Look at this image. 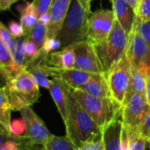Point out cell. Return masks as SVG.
<instances>
[{
  "mask_svg": "<svg viewBox=\"0 0 150 150\" xmlns=\"http://www.w3.org/2000/svg\"><path fill=\"white\" fill-rule=\"evenodd\" d=\"M133 26L138 30L140 34L144 38V40L150 47V20L143 23H140L134 20Z\"/></svg>",
  "mask_w": 150,
  "mask_h": 150,
  "instance_id": "1f68e13d",
  "label": "cell"
},
{
  "mask_svg": "<svg viewBox=\"0 0 150 150\" xmlns=\"http://www.w3.org/2000/svg\"><path fill=\"white\" fill-rule=\"evenodd\" d=\"M145 90H146V76L138 67L132 65L130 83L127 92L133 91V92L145 94Z\"/></svg>",
  "mask_w": 150,
  "mask_h": 150,
  "instance_id": "7402d4cb",
  "label": "cell"
},
{
  "mask_svg": "<svg viewBox=\"0 0 150 150\" xmlns=\"http://www.w3.org/2000/svg\"><path fill=\"white\" fill-rule=\"evenodd\" d=\"M146 76H150V51H149V60L147 62V63L141 68L140 69Z\"/></svg>",
  "mask_w": 150,
  "mask_h": 150,
  "instance_id": "b9f144b4",
  "label": "cell"
},
{
  "mask_svg": "<svg viewBox=\"0 0 150 150\" xmlns=\"http://www.w3.org/2000/svg\"><path fill=\"white\" fill-rule=\"evenodd\" d=\"M46 150H80L65 136L53 135L43 145Z\"/></svg>",
  "mask_w": 150,
  "mask_h": 150,
  "instance_id": "603a6c76",
  "label": "cell"
},
{
  "mask_svg": "<svg viewBox=\"0 0 150 150\" xmlns=\"http://www.w3.org/2000/svg\"><path fill=\"white\" fill-rule=\"evenodd\" d=\"M111 2L116 20L128 35L135 20L134 10L125 0H111Z\"/></svg>",
  "mask_w": 150,
  "mask_h": 150,
  "instance_id": "e0dca14e",
  "label": "cell"
},
{
  "mask_svg": "<svg viewBox=\"0 0 150 150\" xmlns=\"http://www.w3.org/2000/svg\"><path fill=\"white\" fill-rule=\"evenodd\" d=\"M49 91L64 123H65L68 118V93L70 87L60 78L55 76L52 77Z\"/></svg>",
  "mask_w": 150,
  "mask_h": 150,
  "instance_id": "5bb4252c",
  "label": "cell"
},
{
  "mask_svg": "<svg viewBox=\"0 0 150 150\" xmlns=\"http://www.w3.org/2000/svg\"><path fill=\"white\" fill-rule=\"evenodd\" d=\"M8 29L11 32V35L17 39V38H21L25 37V30L20 23H18L16 21H10L8 25Z\"/></svg>",
  "mask_w": 150,
  "mask_h": 150,
  "instance_id": "d6a6232c",
  "label": "cell"
},
{
  "mask_svg": "<svg viewBox=\"0 0 150 150\" xmlns=\"http://www.w3.org/2000/svg\"><path fill=\"white\" fill-rule=\"evenodd\" d=\"M0 37L7 45L13 58L15 52V38L11 35V32L8 29V26L4 25V24L0 20Z\"/></svg>",
  "mask_w": 150,
  "mask_h": 150,
  "instance_id": "83f0119b",
  "label": "cell"
},
{
  "mask_svg": "<svg viewBox=\"0 0 150 150\" xmlns=\"http://www.w3.org/2000/svg\"><path fill=\"white\" fill-rule=\"evenodd\" d=\"M24 49H25V54H26V58H27V62L35 58L41 51V48L33 40L27 39V38L25 40Z\"/></svg>",
  "mask_w": 150,
  "mask_h": 150,
  "instance_id": "f546056e",
  "label": "cell"
},
{
  "mask_svg": "<svg viewBox=\"0 0 150 150\" xmlns=\"http://www.w3.org/2000/svg\"><path fill=\"white\" fill-rule=\"evenodd\" d=\"M60 47H61V43H60V41H59V40L57 38L46 37L43 43H42L41 50L44 54H50L52 52L57 51V49H60Z\"/></svg>",
  "mask_w": 150,
  "mask_h": 150,
  "instance_id": "4dcf8cb0",
  "label": "cell"
},
{
  "mask_svg": "<svg viewBox=\"0 0 150 150\" xmlns=\"http://www.w3.org/2000/svg\"><path fill=\"white\" fill-rule=\"evenodd\" d=\"M131 66L130 60L128 59L126 53H125L121 59L104 75L107 79L111 98L121 105L129 88Z\"/></svg>",
  "mask_w": 150,
  "mask_h": 150,
  "instance_id": "52a82bcc",
  "label": "cell"
},
{
  "mask_svg": "<svg viewBox=\"0 0 150 150\" xmlns=\"http://www.w3.org/2000/svg\"><path fill=\"white\" fill-rule=\"evenodd\" d=\"M11 137V135L9 133H0V147Z\"/></svg>",
  "mask_w": 150,
  "mask_h": 150,
  "instance_id": "7bdbcfd3",
  "label": "cell"
},
{
  "mask_svg": "<svg viewBox=\"0 0 150 150\" xmlns=\"http://www.w3.org/2000/svg\"><path fill=\"white\" fill-rule=\"evenodd\" d=\"M50 67L51 77H58L65 82L71 89H80L92 76L93 74L72 68L68 69Z\"/></svg>",
  "mask_w": 150,
  "mask_h": 150,
  "instance_id": "9a60e30c",
  "label": "cell"
},
{
  "mask_svg": "<svg viewBox=\"0 0 150 150\" xmlns=\"http://www.w3.org/2000/svg\"><path fill=\"white\" fill-rule=\"evenodd\" d=\"M145 96L147 98L148 103L150 105V76H146V90H145Z\"/></svg>",
  "mask_w": 150,
  "mask_h": 150,
  "instance_id": "60d3db41",
  "label": "cell"
},
{
  "mask_svg": "<svg viewBox=\"0 0 150 150\" xmlns=\"http://www.w3.org/2000/svg\"><path fill=\"white\" fill-rule=\"evenodd\" d=\"M123 124L121 115L102 130V139L104 150H122L121 134Z\"/></svg>",
  "mask_w": 150,
  "mask_h": 150,
  "instance_id": "2e32d148",
  "label": "cell"
},
{
  "mask_svg": "<svg viewBox=\"0 0 150 150\" xmlns=\"http://www.w3.org/2000/svg\"><path fill=\"white\" fill-rule=\"evenodd\" d=\"M66 136L77 148L92 142L102 134V128L77 101L70 88L68 93V118L65 123Z\"/></svg>",
  "mask_w": 150,
  "mask_h": 150,
  "instance_id": "6da1fadb",
  "label": "cell"
},
{
  "mask_svg": "<svg viewBox=\"0 0 150 150\" xmlns=\"http://www.w3.org/2000/svg\"><path fill=\"white\" fill-rule=\"evenodd\" d=\"M18 1L19 0H0V12L10 10L11 5Z\"/></svg>",
  "mask_w": 150,
  "mask_h": 150,
  "instance_id": "74e56055",
  "label": "cell"
},
{
  "mask_svg": "<svg viewBox=\"0 0 150 150\" xmlns=\"http://www.w3.org/2000/svg\"><path fill=\"white\" fill-rule=\"evenodd\" d=\"M150 47L140 34L138 30L133 26L132 31L127 35V45L126 53L132 65L141 69L148 62Z\"/></svg>",
  "mask_w": 150,
  "mask_h": 150,
  "instance_id": "8fae6325",
  "label": "cell"
},
{
  "mask_svg": "<svg viewBox=\"0 0 150 150\" xmlns=\"http://www.w3.org/2000/svg\"><path fill=\"white\" fill-rule=\"evenodd\" d=\"M81 6L89 13L91 14V0H78Z\"/></svg>",
  "mask_w": 150,
  "mask_h": 150,
  "instance_id": "ab89813d",
  "label": "cell"
},
{
  "mask_svg": "<svg viewBox=\"0 0 150 150\" xmlns=\"http://www.w3.org/2000/svg\"><path fill=\"white\" fill-rule=\"evenodd\" d=\"M148 148H149V150H150V142H148Z\"/></svg>",
  "mask_w": 150,
  "mask_h": 150,
  "instance_id": "bcb514c9",
  "label": "cell"
},
{
  "mask_svg": "<svg viewBox=\"0 0 150 150\" xmlns=\"http://www.w3.org/2000/svg\"><path fill=\"white\" fill-rule=\"evenodd\" d=\"M133 10H135L136 9V7H137V5H138V3H139V1L140 0H125Z\"/></svg>",
  "mask_w": 150,
  "mask_h": 150,
  "instance_id": "ee69618b",
  "label": "cell"
},
{
  "mask_svg": "<svg viewBox=\"0 0 150 150\" xmlns=\"http://www.w3.org/2000/svg\"><path fill=\"white\" fill-rule=\"evenodd\" d=\"M38 22L45 25H49L50 22V13L49 12H46L44 14H42L39 16L38 18Z\"/></svg>",
  "mask_w": 150,
  "mask_h": 150,
  "instance_id": "f35d334b",
  "label": "cell"
},
{
  "mask_svg": "<svg viewBox=\"0 0 150 150\" xmlns=\"http://www.w3.org/2000/svg\"><path fill=\"white\" fill-rule=\"evenodd\" d=\"M19 112L26 125L25 134L22 138L34 145L43 146L52 136L43 120L34 112L31 106H26Z\"/></svg>",
  "mask_w": 150,
  "mask_h": 150,
  "instance_id": "9c48e42d",
  "label": "cell"
},
{
  "mask_svg": "<svg viewBox=\"0 0 150 150\" xmlns=\"http://www.w3.org/2000/svg\"><path fill=\"white\" fill-rule=\"evenodd\" d=\"M116 18L112 10H98L91 13L88 21L87 40L100 44L109 36Z\"/></svg>",
  "mask_w": 150,
  "mask_h": 150,
  "instance_id": "ba28073f",
  "label": "cell"
},
{
  "mask_svg": "<svg viewBox=\"0 0 150 150\" xmlns=\"http://www.w3.org/2000/svg\"><path fill=\"white\" fill-rule=\"evenodd\" d=\"M17 10L20 12V19L19 23L22 25L25 30V38L29 34L31 30L34 27V25L38 23L39 14L36 7L34 5L32 2H25L23 5H19L17 7Z\"/></svg>",
  "mask_w": 150,
  "mask_h": 150,
  "instance_id": "ffe728a7",
  "label": "cell"
},
{
  "mask_svg": "<svg viewBox=\"0 0 150 150\" xmlns=\"http://www.w3.org/2000/svg\"><path fill=\"white\" fill-rule=\"evenodd\" d=\"M52 0H33L32 3L36 7L39 16L42 14H44L46 12H49L50 4Z\"/></svg>",
  "mask_w": 150,
  "mask_h": 150,
  "instance_id": "e575fe53",
  "label": "cell"
},
{
  "mask_svg": "<svg viewBox=\"0 0 150 150\" xmlns=\"http://www.w3.org/2000/svg\"><path fill=\"white\" fill-rule=\"evenodd\" d=\"M12 108L9 99L6 86L0 87V123L8 130L11 124V112ZM9 132V131H8Z\"/></svg>",
  "mask_w": 150,
  "mask_h": 150,
  "instance_id": "44dd1931",
  "label": "cell"
},
{
  "mask_svg": "<svg viewBox=\"0 0 150 150\" xmlns=\"http://www.w3.org/2000/svg\"><path fill=\"white\" fill-rule=\"evenodd\" d=\"M75 54L72 46L57 50L48 54L47 63L54 68L68 69L74 68Z\"/></svg>",
  "mask_w": 150,
  "mask_h": 150,
  "instance_id": "ac0fdd59",
  "label": "cell"
},
{
  "mask_svg": "<svg viewBox=\"0 0 150 150\" xmlns=\"http://www.w3.org/2000/svg\"><path fill=\"white\" fill-rule=\"evenodd\" d=\"M126 45L127 34L119 23L115 20L107 39L100 44L94 45L104 75L124 55Z\"/></svg>",
  "mask_w": 150,
  "mask_h": 150,
  "instance_id": "5b68a950",
  "label": "cell"
},
{
  "mask_svg": "<svg viewBox=\"0 0 150 150\" xmlns=\"http://www.w3.org/2000/svg\"><path fill=\"white\" fill-rule=\"evenodd\" d=\"M72 0H52L49 13L50 22L48 25L47 37L57 38L65 18L67 15Z\"/></svg>",
  "mask_w": 150,
  "mask_h": 150,
  "instance_id": "4fadbf2b",
  "label": "cell"
},
{
  "mask_svg": "<svg viewBox=\"0 0 150 150\" xmlns=\"http://www.w3.org/2000/svg\"><path fill=\"white\" fill-rule=\"evenodd\" d=\"M75 61L74 68L91 74H103L94 45L88 40L72 45Z\"/></svg>",
  "mask_w": 150,
  "mask_h": 150,
  "instance_id": "30bf717a",
  "label": "cell"
},
{
  "mask_svg": "<svg viewBox=\"0 0 150 150\" xmlns=\"http://www.w3.org/2000/svg\"><path fill=\"white\" fill-rule=\"evenodd\" d=\"M23 139V138H22ZM21 150H46L43 146H39V145H34L26 140L23 139L22 141V147Z\"/></svg>",
  "mask_w": 150,
  "mask_h": 150,
  "instance_id": "8d00e7d4",
  "label": "cell"
},
{
  "mask_svg": "<svg viewBox=\"0 0 150 150\" xmlns=\"http://www.w3.org/2000/svg\"><path fill=\"white\" fill-rule=\"evenodd\" d=\"M25 40H26L25 37L15 39V52L13 55V62L19 73L23 69L26 68V64L27 62L25 54V49H24Z\"/></svg>",
  "mask_w": 150,
  "mask_h": 150,
  "instance_id": "cb8c5ba5",
  "label": "cell"
},
{
  "mask_svg": "<svg viewBox=\"0 0 150 150\" xmlns=\"http://www.w3.org/2000/svg\"><path fill=\"white\" fill-rule=\"evenodd\" d=\"M80 150H104L103 149V139H102V134L96 138L95 140L89 142L80 148H79Z\"/></svg>",
  "mask_w": 150,
  "mask_h": 150,
  "instance_id": "836d02e7",
  "label": "cell"
},
{
  "mask_svg": "<svg viewBox=\"0 0 150 150\" xmlns=\"http://www.w3.org/2000/svg\"><path fill=\"white\" fill-rule=\"evenodd\" d=\"M79 90L96 98H111V92L104 74H93L91 78Z\"/></svg>",
  "mask_w": 150,
  "mask_h": 150,
  "instance_id": "d6986e66",
  "label": "cell"
},
{
  "mask_svg": "<svg viewBox=\"0 0 150 150\" xmlns=\"http://www.w3.org/2000/svg\"><path fill=\"white\" fill-rule=\"evenodd\" d=\"M135 12V21L143 23L150 20V0H140Z\"/></svg>",
  "mask_w": 150,
  "mask_h": 150,
  "instance_id": "484cf974",
  "label": "cell"
},
{
  "mask_svg": "<svg viewBox=\"0 0 150 150\" xmlns=\"http://www.w3.org/2000/svg\"><path fill=\"white\" fill-rule=\"evenodd\" d=\"M150 112V105L145 94L127 92L121 108L123 127L130 132H138L146 116Z\"/></svg>",
  "mask_w": 150,
  "mask_h": 150,
  "instance_id": "8992f818",
  "label": "cell"
},
{
  "mask_svg": "<svg viewBox=\"0 0 150 150\" xmlns=\"http://www.w3.org/2000/svg\"><path fill=\"white\" fill-rule=\"evenodd\" d=\"M47 56L48 54L41 50L35 58L27 62L26 69L32 74L40 87L49 90L52 77L50 75V67L47 63Z\"/></svg>",
  "mask_w": 150,
  "mask_h": 150,
  "instance_id": "7c38bea8",
  "label": "cell"
},
{
  "mask_svg": "<svg viewBox=\"0 0 150 150\" xmlns=\"http://www.w3.org/2000/svg\"><path fill=\"white\" fill-rule=\"evenodd\" d=\"M47 30H48L47 25L38 22L26 38L33 40L40 48H42V43L45 38L47 37Z\"/></svg>",
  "mask_w": 150,
  "mask_h": 150,
  "instance_id": "d4e9b609",
  "label": "cell"
},
{
  "mask_svg": "<svg viewBox=\"0 0 150 150\" xmlns=\"http://www.w3.org/2000/svg\"><path fill=\"white\" fill-rule=\"evenodd\" d=\"M26 130V125L24 122V120L21 118L20 120H14L11 121V124L9 126V134L13 137H22L25 134Z\"/></svg>",
  "mask_w": 150,
  "mask_h": 150,
  "instance_id": "f1b7e54d",
  "label": "cell"
},
{
  "mask_svg": "<svg viewBox=\"0 0 150 150\" xmlns=\"http://www.w3.org/2000/svg\"><path fill=\"white\" fill-rule=\"evenodd\" d=\"M139 133L148 142H150V112H149V114L146 116L142 125L141 126Z\"/></svg>",
  "mask_w": 150,
  "mask_h": 150,
  "instance_id": "d590c367",
  "label": "cell"
},
{
  "mask_svg": "<svg viewBox=\"0 0 150 150\" xmlns=\"http://www.w3.org/2000/svg\"><path fill=\"white\" fill-rule=\"evenodd\" d=\"M88 18L89 13L79 1L72 0L69 11L57 35L61 43L60 49L87 40Z\"/></svg>",
  "mask_w": 150,
  "mask_h": 150,
  "instance_id": "277c9868",
  "label": "cell"
},
{
  "mask_svg": "<svg viewBox=\"0 0 150 150\" xmlns=\"http://www.w3.org/2000/svg\"><path fill=\"white\" fill-rule=\"evenodd\" d=\"M72 92L83 109L102 129L121 115L122 105L111 97L96 98L79 89H72Z\"/></svg>",
  "mask_w": 150,
  "mask_h": 150,
  "instance_id": "7a4b0ae2",
  "label": "cell"
},
{
  "mask_svg": "<svg viewBox=\"0 0 150 150\" xmlns=\"http://www.w3.org/2000/svg\"><path fill=\"white\" fill-rule=\"evenodd\" d=\"M128 131V130H127ZM130 142H129V150H146L148 146V141L142 137L138 132H130Z\"/></svg>",
  "mask_w": 150,
  "mask_h": 150,
  "instance_id": "4316f807",
  "label": "cell"
},
{
  "mask_svg": "<svg viewBox=\"0 0 150 150\" xmlns=\"http://www.w3.org/2000/svg\"><path fill=\"white\" fill-rule=\"evenodd\" d=\"M5 86L12 111H19L26 106H31L41 96L40 86L26 68L7 80Z\"/></svg>",
  "mask_w": 150,
  "mask_h": 150,
  "instance_id": "3957f363",
  "label": "cell"
},
{
  "mask_svg": "<svg viewBox=\"0 0 150 150\" xmlns=\"http://www.w3.org/2000/svg\"><path fill=\"white\" fill-rule=\"evenodd\" d=\"M91 1H94V0H91Z\"/></svg>",
  "mask_w": 150,
  "mask_h": 150,
  "instance_id": "7dc6e473",
  "label": "cell"
},
{
  "mask_svg": "<svg viewBox=\"0 0 150 150\" xmlns=\"http://www.w3.org/2000/svg\"><path fill=\"white\" fill-rule=\"evenodd\" d=\"M0 133H9L8 130H7L1 123H0Z\"/></svg>",
  "mask_w": 150,
  "mask_h": 150,
  "instance_id": "f6af8a7d",
  "label": "cell"
}]
</instances>
